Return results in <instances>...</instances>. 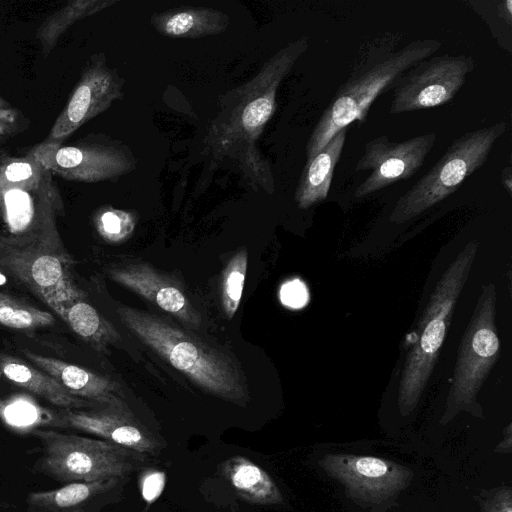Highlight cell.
<instances>
[{
    "mask_svg": "<svg viewBox=\"0 0 512 512\" xmlns=\"http://www.w3.org/2000/svg\"><path fill=\"white\" fill-rule=\"evenodd\" d=\"M118 314L134 335L199 387L224 400L245 404V377L225 353L160 316L128 306L119 307Z\"/></svg>",
    "mask_w": 512,
    "mask_h": 512,
    "instance_id": "1",
    "label": "cell"
},
{
    "mask_svg": "<svg viewBox=\"0 0 512 512\" xmlns=\"http://www.w3.org/2000/svg\"><path fill=\"white\" fill-rule=\"evenodd\" d=\"M441 46L437 39L414 40L396 52L364 56L339 87L312 131L306 147L312 159L340 130L364 122L374 100L416 63L432 56Z\"/></svg>",
    "mask_w": 512,
    "mask_h": 512,
    "instance_id": "2",
    "label": "cell"
},
{
    "mask_svg": "<svg viewBox=\"0 0 512 512\" xmlns=\"http://www.w3.org/2000/svg\"><path fill=\"white\" fill-rule=\"evenodd\" d=\"M73 266L57 224L26 234L0 233V273L22 285L58 316L70 303L85 298L75 282Z\"/></svg>",
    "mask_w": 512,
    "mask_h": 512,
    "instance_id": "3",
    "label": "cell"
},
{
    "mask_svg": "<svg viewBox=\"0 0 512 512\" xmlns=\"http://www.w3.org/2000/svg\"><path fill=\"white\" fill-rule=\"evenodd\" d=\"M470 242L450 263L435 286L421 316L418 337L401 370L398 406L403 416L410 415L419 403L440 348L454 305L464 287L477 252Z\"/></svg>",
    "mask_w": 512,
    "mask_h": 512,
    "instance_id": "4",
    "label": "cell"
},
{
    "mask_svg": "<svg viewBox=\"0 0 512 512\" xmlns=\"http://www.w3.org/2000/svg\"><path fill=\"white\" fill-rule=\"evenodd\" d=\"M506 122L481 127L456 138L444 155L395 203L388 221L404 224L440 203L479 169L496 141L505 133Z\"/></svg>",
    "mask_w": 512,
    "mask_h": 512,
    "instance_id": "5",
    "label": "cell"
},
{
    "mask_svg": "<svg viewBox=\"0 0 512 512\" xmlns=\"http://www.w3.org/2000/svg\"><path fill=\"white\" fill-rule=\"evenodd\" d=\"M32 433L42 445L36 467L42 474L66 484L120 479L147 457L103 439L52 429H34Z\"/></svg>",
    "mask_w": 512,
    "mask_h": 512,
    "instance_id": "6",
    "label": "cell"
},
{
    "mask_svg": "<svg viewBox=\"0 0 512 512\" xmlns=\"http://www.w3.org/2000/svg\"><path fill=\"white\" fill-rule=\"evenodd\" d=\"M495 304V286H483L459 348L442 423L461 411L475 412L477 393L499 354Z\"/></svg>",
    "mask_w": 512,
    "mask_h": 512,
    "instance_id": "7",
    "label": "cell"
},
{
    "mask_svg": "<svg viewBox=\"0 0 512 512\" xmlns=\"http://www.w3.org/2000/svg\"><path fill=\"white\" fill-rule=\"evenodd\" d=\"M474 66L473 57L450 54L416 63L396 79L389 112H412L448 103Z\"/></svg>",
    "mask_w": 512,
    "mask_h": 512,
    "instance_id": "8",
    "label": "cell"
},
{
    "mask_svg": "<svg viewBox=\"0 0 512 512\" xmlns=\"http://www.w3.org/2000/svg\"><path fill=\"white\" fill-rule=\"evenodd\" d=\"M319 465L342 484L349 498L364 507L392 501L413 478L412 470L406 466L373 456L329 453Z\"/></svg>",
    "mask_w": 512,
    "mask_h": 512,
    "instance_id": "9",
    "label": "cell"
},
{
    "mask_svg": "<svg viewBox=\"0 0 512 512\" xmlns=\"http://www.w3.org/2000/svg\"><path fill=\"white\" fill-rule=\"evenodd\" d=\"M435 141L434 132L402 142L391 141L387 136L375 137L368 141L355 170H370L371 173L356 188L354 196L361 198L397 181L412 177L423 165Z\"/></svg>",
    "mask_w": 512,
    "mask_h": 512,
    "instance_id": "10",
    "label": "cell"
},
{
    "mask_svg": "<svg viewBox=\"0 0 512 512\" xmlns=\"http://www.w3.org/2000/svg\"><path fill=\"white\" fill-rule=\"evenodd\" d=\"M52 175L79 182H97L128 169L124 154L108 144L82 139L70 145L41 142L30 151Z\"/></svg>",
    "mask_w": 512,
    "mask_h": 512,
    "instance_id": "11",
    "label": "cell"
},
{
    "mask_svg": "<svg viewBox=\"0 0 512 512\" xmlns=\"http://www.w3.org/2000/svg\"><path fill=\"white\" fill-rule=\"evenodd\" d=\"M120 95L121 86L116 74L103 62L91 61L43 142L63 143L84 123L104 112Z\"/></svg>",
    "mask_w": 512,
    "mask_h": 512,
    "instance_id": "12",
    "label": "cell"
},
{
    "mask_svg": "<svg viewBox=\"0 0 512 512\" xmlns=\"http://www.w3.org/2000/svg\"><path fill=\"white\" fill-rule=\"evenodd\" d=\"M63 427L96 435L146 456L160 450L158 440L124 406L100 409H61Z\"/></svg>",
    "mask_w": 512,
    "mask_h": 512,
    "instance_id": "13",
    "label": "cell"
},
{
    "mask_svg": "<svg viewBox=\"0 0 512 512\" xmlns=\"http://www.w3.org/2000/svg\"><path fill=\"white\" fill-rule=\"evenodd\" d=\"M109 277L153 303L159 309L191 326H199L201 316L180 285L147 263H129L107 268Z\"/></svg>",
    "mask_w": 512,
    "mask_h": 512,
    "instance_id": "14",
    "label": "cell"
},
{
    "mask_svg": "<svg viewBox=\"0 0 512 512\" xmlns=\"http://www.w3.org/2000/svg\"><path fill=\"white\" fill-rule=\"evenodd\" d=\"M21 352L31 364L55 379L74 396L103 407L125 405L119 385L111 379L60 359L26 349Z\"/></svg>",
    "mask_w": 512,
    "mask_h": 512,
    "instance_id": "15",
    "label": "cell"
},
{
    "mask_svg": "<svg viewBox=\"0 0 512 512\" xmlns=\"http://www.w3.org/2000/svg\"><path fill=\"white\" fill-rule=\"evenodd\" d=\"M0 373L16 386L61 409L93 408V403L74 396L55 379L22 359L0 351Z\"/></svg>",
    "mask_w": 512,
    "mask_h": 512,
    "instance_id": "16",
    "label": "cell"
},
{
    "mask_svg": "<svg viewBox=\"0 0 512 512\" xmlns=\"http://www.w3.org/2000/svg\"><path fill=\"white\" fill-rule=\"evenodd\" d=\"M347 128L340 130L312 159L308 160L295 193L301 209L322 202L329 193L333 172L342 153Z\"/></svg>",
    "mask_w": 512,
    "mask_h": 512,
    "instance_id": "17",
    "label": "cell"
},
{
    "mask_svg": "<svg viewBox=\"0 0 512 512\" xmlns=\"http://www.w3.org/2000/svg\"><path fill=\"white\" fill-rule=\"evenodd\" d=\"M222 472L240 497L258 505L283 503V495L271 476L256 463L234 456L222 463Z\"/></svg>",
    "mask_w": 512,
    "mask_h": 512,
    "instance_id": "18",
    "label": "cell"
},
{
    "mask_svg": "<svg viewBox=\"0 0 512 512\" xmlns=\"http://www.w3.org/2000/svg\"><path fill=\"white\" fill-rule=\"evenodd\" d=\"M117 480L73 482L54 490L32 492L27 497V512H85L86 505L114 487Z\"/></svg>",
    "mask_w": 512,
    "mask_h": 512,
    "instance_id": "19",
    "label": "cell"
},
{
    "mask_svg": "<svg viewBox=\"0 0 512 512\" xmlns=\"http://www.w3.org/2000/svg\"><path fill=\"white\" fill-rule=\"evenodd\" d=\"M60 317L71 330L94 349L104 352L119 339L117 330L84 299L70 303Z\"/></svg>",
    "mask_w": 512,
    "mask_h": 512,
    "instance_id": "20",
    "label": "cell"
},
{
    "mask_svg": "<svg viewBox=\"0 0 512 512\" xmlns=\"http://www.w3.org/2000/svg\"><path fill=\"white\" fill-rule=\"evenodd\" d=\"M225 14L208 9H182L159 16L156 27L161 33L175 37H198L225 29Z\"/></svg>",
    "mask_w": 512,
    "mask_h": 512,
    "instance_id": "21",
    "label": "cell"
},
{
    "mask_svg": "<svg viewBox=\"0 0 512 512\" xmlns=\"http://www.w3.org/2000/svg\"><path fill=\"white\" fill-rule=\"evenodd\" d=\"M110 1L75 0L50 14L38 27L36 37L42 46L45 57L54 49L60 36L75 22L90 16L106 6Z\"/></svg>",
    "mask_w": 512,
    "mask_h": 512,
    "instance_id": "22",
    "label": "cell"
},
{
    "mask_svg": "<svg viewBox=\"0 0 512 512\" xmlns=\"http://www.w3.org/2000/svg\"><path fill=\"white\" fill-rule=\"evenodd\" d=\"M51 175L30 152L23 157H11L0 152V190H37Z\"/></svg>",
    "mask_w": 512,
    "mask_h": 512,
    "instance_id": "23",
    "label": "cell"
},
{
    "mask_svg": "<svg viewBox=\"0 0 512 512\" xmlns=\"http://www.w3.org/2000/svg\"><path fill=\"white\" fill-rule=\"evenodd\" d=\"M54 316L45 310L0 292V326L30 333L37 329L52 326Z\"/></svg>",
    "mask_w": 512,
    "mask_h": 512,
    "instance_id": "24",
    "label": "cell"
},
{
    "mask_svg": "<svg viewBox=\"0 0 512 512\" xmlns=\"http://www.w3.org/2000/svg\"><path fill=\"white\" fill-rule=\"evenodd\" d=\"M0 418L7 425L17 428H31L45 423L63 428L59 412L50 413L26 396L0 399Z\"/></svg>",
    "mask_w": 512,
    "mask_h": 512,
    "instance_id": "25",
    "label": "cell"
},
{
    "mask_svg": "<svg viewBox=\"0 0 512 512\" xmlns=\"http://www.w3.org/2000/svg\"><path fill=\"white\" fill-rule=\"evenodd\" d=\"M247 270V250L241 248L228 262L222 281V304L225 314L232 318L236 313L243 292Z\"/></svg>",
    "mask_w": 512,
    "mask_h": 512,
    "instance_id": "26",
    "label": "cell"
},
{
    "mask_svg": "<svg viewBox=\"0 0 512 512\" xmlns=\"http://www.w3.org/2000/svg\"><path fill=\"white\" fill-rule=\"evenodd\" d=\"M98 234L109 243H121L133 232L135 220L125 211L106 209L99 212L95 218Z\"/></svg>",
    "mask_w": 512,
    "mask_h": 512,
    "instance_id": "27",
    "label": "cell"
},
{
    "mask_svg": "<svg viewBox=\"0 0 512 512\" xmlns=\"http://www.w3.org/2000/svg\"><path fill=\"white\" fill-rule=\"evenodd\" d=\"M274 109L272 95L259 97L249 103L242 113V124L247 131L262 127L270 118Z\"/></svg>",
    "mask_w": 512,
    "mask_h": 512,
    "instance_id": "28",
    "label": "cell"
},
{
    "mask_svg": "<svg viewBox=\"0 0 512 512\" xmlns=\"http://www.w3.org/2000/svg\"><path fill=\"white\" fill-rule=\"evenodd\" d=\"M29 119L17 108H0V144L25 131Z\"/></svg>",
    "mask_w": 512,
    "mask_h": 512,
    "instance_id": "29",
    "label": "cell"
},
{
    "mask_svg": "<svg viewBox=\"0 0 512 512\" xmlns=\"http://www.w3.org/2000/svg\"><path fill=\"white\" fill-rule=\"evenodd\" d=\"M279 295L282 304L292 309L302 308L309 300L307 287L299 279L284 283L280 288Z\"/></svg>",
    "mask_w": 512,
    "mask_h": 512,
    "instance_id": "30",
    "label": "cell"
},
{
    "mask_svg": "<svg viewBox=\"0 0 512 512\" xmlns=\"http://www.w3.org/2000/svg\"><path fill=\"white\" fill-rule=\"evenodd\" d=\"M480 506L483 512H512V489L502 485L485 496Z\"/></svg>",
    "mask_w": 512,
    "mask_h": 512,
    "instance_id": "31",
    "label": "cell"
},
{
    "mask_svg": "<svg viewBox=\"0 0 512 512\" xmlns=\"http://www.w3.org/2000/svg\"><path fill=\"white\" fill-rule=\"evenodd\" d=\"M139 485L143 499L151 504L161 495L164 489L165 474L155 469H148L142 473Z\"/></svg>",
    "mask_w": 512,
    "mask_h": 512,
    "instance_id": "32",
    "label": "cell"
},
{
    "mask_svg": "<svg viewBox=\"0 0 512 512\" xmlns=\"http://www.w3.org/2000/svg\"><path fill=\"white\" fill-rule=\"evenodd\" d=\"M505 438L495 447L498 453H510L512 448L511 424H509L504 432Z\"/></svg>",
    "mask_w": 512,
    "mask_h": 512,
    "instance_id": "33",
    "label": "cell"
},
{
    "mask_svg": "<svg viewBox=\"0 0 512 512\" xmlns=\"http://www.w3.org/2000/svg\"><path fill=\"white\" fill-rule=\"evenodd\" d=\"M498 10H499V15L501 17H503V19L509 25H511V23H512V1L506 0V1L502 2L499 5Z\"/></svg>",
    "mask_w": 512,
    "mask_h": 512,
    "instance_id": "34",
    "label": "cell"
},
{
    "mask_svg": "<svg viewBox=\"0 0 512 512\" xmlns=\"http://www.w3.org/2000/svg\"><path fill=\"white\" fill-rule=\"evenodd\" d=\"M12 105L0 95V108H11Z\"/></svg>",
    "mask_w": 512,
    "mask_h": 512,
    "instance_id": "35",
    "label": "cell"
}]
</instances>
